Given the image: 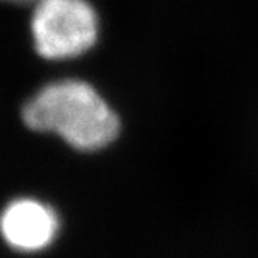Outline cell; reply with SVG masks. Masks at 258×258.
Listing matches in <instances>:
<instances>
[{
    "mask_svg": "<svg viewBox=\"0 0 258 258\" xmlns=\"http://www.w3.org/2000/svg\"><path fill=\"white\" fill-rule=\"evenodd\" d=\"M24 123L53 133L80 151H97L114 142L120 121L114 110L84 81L67 80L42 87L22 110Z\"/></svg>",
    "mask_w": 258,
    "mask_h": 258,
    "instance_id": "6da1fadb",
    "label": "cell"
},
{
    "mask_svg": "<svg viewBox=\"0 0 258 258\" xmlns=\"http://www.w3.org/2000/svg\"><path fill=\"white\" fill-rule=\"evenodd\" d=\"M31 34L36 51L47 59L78 56L97 41V13L87 0H38Z\"/></svg>",
    "mask_w": 258,
    "mask_h": 258,
    "instance_id": "7a4b0ae2",
    "label": "cell"
},
{
    "mask_svg": "<svg viewBox=\"0 0 258 258\" xmlns=\"http://www.w3.org/2000/svg\"><path fill=\"white\" fill-rule=\"evenodd\" d=\"M2 230L7 243L24 252L47 247L58 232L54 212L33 199H17L5 209Z\"/></svg>",
    "mask_w": 258,
    "mask_h": 258,
    "instance_id": "3957f363",
    "label": "cell"
},
{
    "mask_svg": "<svg viewBox=\"0 0 258 258\" xmlns=\"http://www.w3.org/2000/svg\"><path fill=\"white\" fill-rule=\"evenodd\" d=\"M7 2L11 4H19V5H34L38 0H7Z\"/></svg>",
    "mask_w": 258,
    "mask_h": 258,
    "instance_id": "277c9868",
    "label": "cell"
}]
</instances>
